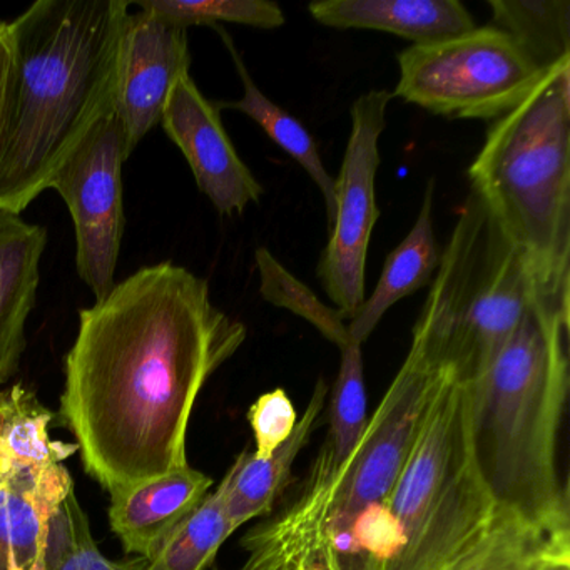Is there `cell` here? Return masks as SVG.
<instances>
[{"label":"cell","instance_id":"obj_30","mask_svg":"<svg viewBox=\"0 0 570 570\" xmlns=\"http://www.w3.org/2000/svg\"><path fill=\"white\" fill-rule=\"evenodd\" d=\"M570 540L550 543L539 559L533 570H570Z\"/></svg>","mask_w":570,"mask_h":570},{"label":"cell","instance_id":"obj_22","mask_svg":"<svg viewBox=\"0 0 570 570\" xmlns=\"http://www.w3.org/2000/svg\"><path fill=\"white\" fill-rule=\"evenodd\" d=\"M226 476L203 502L169 533L141 570H205L233 530L226 515Z\"/></svg>","mask_w":570,"mask_h":570},{"label":"cell","instance_id":"obj_9","mask_svg":"<svg viewBox=\"0 0 570 570\" xmlns=\"http://www.w3.org/2000/svg\"><path fill=\"white\" fill-rule=\"evenodd\" d=\"M55 413L32 390L0 436V570H45L49 525L75 480L76 443L49 435Z\"/></svg>","mask_w":570,"mask_h":570},{"label":"cell","instance_id":"obj_31","mask_svg":"<svg viewBox=\"0 0 570 570\" xmlns=\"http://www.w3.org/2000/svg\"><path fill=\"white\" fill-rule=\"evenodd\" d=\"M242 570H295L289 567L282 566L275 560L263 559V557L249 556Z\"/></svg>","mask_w":570,"mask_h":570},{"label":"cell","instance_id":"obj_15","mask_svg":"<svg viewBox=\"0 0 570 570\" xmlns=\"http://www.w3.org/2000/svg\"><path fill=\"white\" fill-rule=\"evenodd\" d=\"M213 480L189 463L111 495L109 523L128 556L158 552L169 533L203 502Z\"/></svg>","mask_w":570,"mask_h":570},{"label":"cell","instance_id":"obj_18","mask_svg":"<svg viewBox=\"0 0 570 570\" xmlns=\"http://www.w3.org/2000/svg\"><path fill=\"white\" fill-rule=\"evenodd\" d=\"M433 199H435V181L430 179L415 225L405 239L390 253L372 296L365 298L352 322L348 323L352 343L363 345L383 315L395 303L412 296L413 293L429 285L435 276L442 252L433 229Z\"/></svg>","mask_w":570,"mask_h":570},{"label":"cell","instance_id":"obj_11","mask_svg":"<svg viewBox=\"0 0 570 570\" xmlns=\"http://www.w3.org/2000/svg\"><path fill=\"white\" fill-rule=\"evenodd\" d=\"M126 135L115 108L91 129L49 181L65 199L76 232L79 278L105 299L116 286L125 235L122 165L128 161Z\"/></svg>","mask_w":570,"mask_h":570},{"label":"cell","instance_id":"obj_1","mask_svg":"<svg viewBox=\"0 0 570 570\" xmlns=\"http://www.w3.org/2000/svg\"><path fill=\"white\" fill-rule=\"evenodd\" d=\"M246 336L208 282L171 262L81 309L59 415L86 473L111 497L186 465L196 399Z\"/></svg>","mask_w":570,"mask_h":570},{"label":"cell","instance_id":"obj_29","mask_svg":"<svg viewBox=\"0 0 570 570\" xmlns=\"http://www.w3.org/2000/svg\"><path fill=\"white\" fill-rule=\"evenodd\" d=\"M28 393L29 389L21 383L12 385L11 389L0 390V436L6 432L18 410L21 409Z\"/></svg>","mask_w":570,"mask_h":570},{"label":"cell","instance_id":"obj_17","mask_svg":"<svg viewBox=\"0 0 570 570\" xmlns=\"http://www.w3.org/2000/svg\"><path fill=\"white\" fill-rule=\"evenodd\" d=\"M328 385L318 380L302 419L296 422L292 435L266 460H258L252 452L239 453L232 469L226 472V515L233 530H238L256 517L265 515L288 483L296 456L308 443L318 425Z\"/></svg>","mask_w":570,"mask_h":570},{"label":"cell","instance_id":"obj_19","mask_svg":"<svg viewBox=\"0 0 570 570\" xmlns=\"http://www.w3.org/2000/svg\"><path fill=\"white\" fill-rule=\"evenodd\" d=\"M225 45L232 52L233 61L238 69L239 78L243 81V98L239 101L219 102L218 108L235 109L243 112L249 119L256 122L275 145H278L286 155L292 156L315 183L316 188L322 193L325 199L326 213H328V223L333 222L335 216V178L330 176L323 166L322 156H320L316 142L312 135L306 131L305 126L286 112L282 106L269 101L258 86L253 81L246 69L245 62L239 58L232 38L225 31H219Z\"/></svg>","mask_w":570,"mask_h":570},{"label":"cell","instance_id":"obj_6","mask_svg":"<svg viewBox=\"0 0 570 570\" xmlns=\"http://www.w3.org/2000/svg\"><path fill=\"white\" fill-rule=\"evenodd\" d=\"M435 275L410 350L460 383L475 382L489 370L537 298L570 299L540 288L473 193L460 209Z\"/></svg>","mask_w":570,"mask_h":570},{"label":"cell","instance_id":"obj_20","mask_svg":"<svg viewBox=\"0 0 570 570\" xmlns=\"http://www.w3.org/2000/svg\"><path fill=\"white\" fill-rule=\"evenodd\" d=\"M342 352L338 376L330 395V429L312 472L330 476L346 462L368 425L362 345L350 343Z\"/></svg>","mask_w":570,"mask_h":570},{"label":"cell","instance_id":"obj_7","mask_svg":"<svg viewBox=\"0 0 570 570\" xmlns=\"http://www.w3.org/2000/svg\"><path fill=\"white\" fill-rule=\"evenodd\" d=\"M399 549L385 570H445L497 517L470 442L469 392L446 376L390 493Z\"/></svg>","mask_w":570,"mask_h":570},{"label":"cell","instance_id":"obj_5","mask_svg":"<svg viewBox=\"0 0 570 570\" xmlns=\"http://www.w3.org/2000/svg\"><path fill=\"white\" fill-rule=\"evenodd\" d=\"M450 373L410 350L365 433L333 475L309 473L299 495L276 519L243 539L249 553L295 570H322L353 520L390 493Z\"/></svg>","mask_w":570,"mask_h":570},{"label":"cell","instance_id":"obj_13","mask_svg":"<svg viewBox=\"0 0 570 570\" xmlns=\"http://www.w3.org/2000/svg\"><path fill=\"white\" fill-rule=\"evenodd\" d=\"M188 29L148 9L129 12L119 51L116 111L131 156L149 131L161 122L176 81L189 72Z\"/></svg>","mask_w":570,"mask_h":570},{"label":"cell","instance_id":"obj_26","mask_svg":"<svg viewBox=\"0 0 570 570\" xmlns=\"http://www.w3.org/2000/svg\"><path fill=\"white\" fill-rule=\"evenodd\" d=\"M135 6L185 29L218 28L222 22L256 29H278L285 24L282 8L268 0H136Z\"/></svg>","mask_w":570,"mask_h":570},{"label":"cell","instance_id":"obj_4","mask_svg":"<svg viewBox=\"0 0 570 570\" xmlns=\"http://www.w3.org/2000/svg\"><path fill=\"white\" fill-rule=\"evenodd\" d=\"M469 178L540 288L570 298V59L490 126Z\"/></svg>","mask_w":570,"mask_h":570},{"label":"cell","instance_id":"obj_25","mask_svg":"<svg viewBox=\"0 0 570 570\" xmlns=\"http://www.w3.org/2000/svg\"><path fill=\"white\" fill-rule=\"evenodd\" d=\"M570 540L552 537L505 513H497L485 535L445 570H533L550 543Z\"/></svg>","mask_w":570,"mask_h":570},{"label":"cell","instance_id":"obj_12","mask_svg":"<svg viewBox=\"0 0 570 570\" xmlns=\"http://www.w3.org/2000/svg\"><path fill=\"white\" fill-rule=\"evenodd\" d=\"M219 112L218 105L206 99L186 72L169 92L161 126L181 149L199 191L216 212L242 215L249 205L259 203L263 186L236 153Z\"/></svg>","mask_w":570,"mask_h":570},{"label":"cell","instance_id":"obj_23","mask_svg":"<svg viewBox=\"0 0 570 570\" xmlns=\"http://www.w3.org/2000/svg\"><path fill=\"white\" fill-rule=\"evenodd\" d=\"M145 557L109 560L99 550L75 490L59 503L49 525L45 570H141Z\"/></svg>","mask_w":570,"mask_h":570},{"label":"cell","instance_id":"obj_28","mask_svg":"<svg viewBox=\"0 0 570 570\" xmlns=\"http://www.w3.org/2000/svg\"><path fill=\"white\" fill-rule=\"evenodd\" d=\"M14 48L9 22H0V163L4 158L14 98Z\"/></svg>","mask_w":570,"mask_h":570},{"label":"cell","instance_id":"obj_21","mask_svg":"<svg viewBox=\"0 0 570 570\" xmlns=\"http://www.w3.org/2000/svg\"><path fill=\"white\" fill-rule=\"evenodd\" d=\"M495 28L512 36L540 69L570 59L567 0H489Z\"/></svg>","mask_w":570,"mask_h":570},{"label":"cell","instance_id":"obj_27","mask_svg":"<svg viewBox=\"0 0 570 570\" xmlns=\"http://www.w3.org/2000/svg\"><path fill=\"white\" fill-rule=\"evenodd\" d=\"M249 425L255 435L253 456L266 460L292 435L298 415L288 393L283 389L263 393L248 412Z\"/></svg>","mask_w":570,"mask_h":570},{"label":"cell","instance_id":"obj_2","mask_svg":"<svg viewBox=\"0 0 570 570\" xmlns=\"http://www.w3.org/2000/svg\"><path fill=\"white\" fill-rule=\"evenodd\" d=\"M131 2L38 0L9 22L14 98L0 209L21 215L116 106Z\"/></svg>","mask_w":570,"mask_h":570},{"label":"cell","instance_id":"obj_24","mask_svg":"<svg viewBox=\"0 0 570 570\" xmlns=\"http://www.w3.org/2000/svg\"><path fill=\"white\" fill-rule=\"evenodd\" d=\"M255 262L263 299L305 320L340 350L352 343L348 325L338 309L323 303L312 288L289 273L268 249H256Z\"/></svg>","mask_w":570,"mask_h":570},{"label":"cell","instance_id":"obj_3","mask_svg":"<svg viewBox=\"0 0 570 570\" xmlns=\"http://www.w3.org/2000/svg\"><path fill=\"white\" fill-rule=\"evenodd\" d=\"M570 299L540 296L469 392L470 442L497 512L569 535L557 440L569 390Z\"/></svg>","mask_w":570,"mask_h":570},{"label":"cell","instance_id":"obj_8","mask_svg":"<svg viewBox=\"0 0 570 570\" xmlns=\"http://www.w3.org/2000/svg\"><path fill=\"white\" fill-rule=\"evenodd\" d=\"M393 98L452 119H493L535 88L543 69L495 26L413 45L399 56Z\"/></svg>","mask_w":570,"mask_h":570},{"label":"cell","instance_id":"obj_14","mask_svg":"<svg viewBox=\"0 0 570 570\" xmlns=\"http://www.w3.org/2000/svg\"><path fill=\"white\" fill-rule=\"evenodd\" d=\"M48 229L0 209V386L21 368L29 316L38 302Z\"/></svg>","mask_w":570,"mask_h":570},{"label":"cell","instance_id":"obj_16","mask_svg":"<svg viewBox=\"0 0 570 570\" xmlns=\"http://www.w3.org/2000/svg\"><path fill=\"white\" fill-rule=\"evenodd\" d=\"M309 16L326 28L390 32L413 45L439 41L475 28L459 0H322Z\"/></svg>","mask_w":570,"mask_h":570},{"label":"cell","instance_id":"obj_10","mask_svg":"<svg viewBox=\"0 0 570 570\" xmlns=\"http://www.w3.org/2000/svg\"><path fill=\"white\" fill-rule=\"evenodd\" d=\"M393 95L370 91L352 108V131L335 179V216L330 239L316 266L323 289L345 322H352L365 302V268L370 239L380 218L375 198L380 148L386 109Z\"/></svg>","mask_w":570,"mask_h":570}]
</instances>
